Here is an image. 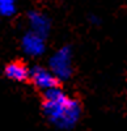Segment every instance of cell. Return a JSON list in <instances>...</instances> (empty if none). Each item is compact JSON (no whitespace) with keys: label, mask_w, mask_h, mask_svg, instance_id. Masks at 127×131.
I'll list each match as a JSON object with an SVG mask.
<instances>
[{"label":"cell","mask_w":127,"mask_h":131,"mask_svg":"<svg viewBox=\"0 0 127 131\" xmlns=\"http://www.w3.org/2000/svg\"><path fill=\"white\" fill-rule=\"evenodd\" d=\"M43 113L58 128L70 130L77 123L80 118V105L55 86L45 91Z\"/></svg>","instance_id":"cell-1"},{"label":"cell","mask_w":127,"mask_h":131,"mask_svg":"<svg viewBox=\"0 0 127 131\" xmlns=\"http://www.w3.org/2000/svg\"><path fill=\"white\" fill-rule=\"evenodd\" d=\"M49 67L59 80H67L72 73V52L70 47H62L49 60Z\"/></svg>","instance_id":"cell-2"},{"label":"cell","mask_w":127,"mask_h":131,"mask_svg":"<svg viewBox=\"0 0 127 131\" xmlns=\"http://www.w3.org/2000/svg\"><path fill=\"white\" fill-rule=\"evenodd\" d=\"M29 78L36 86L43 91L55 88V86H58V81H59V79L52 73L51 70H46L45 67H41V66H34L30 70Z\"/></svg>","instance_id":"cell-3"},{"label":"cell","mask_w":127,"mask_h":131,"mask_svg":"<svg viewBox=\"0 0 127 131\" xmlns=\"http://www.w3.org/2000/svg\"><path fill=\"white\" fill-rule=\"evenodd\" d=\"M22 50L30 57H39L45 51V37L30 30L22 38Z\"/></svg>","instance_id":"cell-4"},{"label":"cell","mask_w":127,"mask_h":131,"mask_svg":"<svg viewBox=\"0 0 127 131\" xmlns=\"http://www.w3.org/2000/svg\"><path fill=\"white\" fill-rule=\"evenodd\" d=\"M28 21L30 25V30L37 34L46 37L50 31V20L43 13L38 10H30L28 13Z\"/></svg>","instance_id":"cell-5"},{"label":"cell","mask_w":127,"mask_h":131,"mask_svg":"<svg viewBox=\"0 0 127 131\" xmlns=\"http://www.w3.org/2000/svg\"><path fill=\"white\" fill-rule=\"evenodd\" d=\"M5 75L9 79L16 80V81H24L29 78L30 75V70H28L22 63L18 62H13L8 64L5 67Z\"/></svg>","instance_id":"cell-6"},{"label":"cell","mask_w":127,"mask_h":131,"mask_svg":"<svg viewBox=\"0 0 127 131\" xmlns=\"http://www.w3.org/2000/svg\"><path fill=\"white\" fill-rule=\"evenodd\" d=\"M16 0H0V16L10 17L16 13Z\"/></svg>","instance_id":"cell-7"},{"label":"cell","mask_w":127,"mask_h":131,"mask_svg":"<svg viewBox=\"0 0 127 131\" xmlns=\"http://www.w3.org/2000/svg\"><path fill=\"white\" fill-rule=\"evenodd\" d=\"M89 20H90V23H92V24H94V25H97V24L100 23V20H98V18H97L96 16H92V17H90Z\"/></svg>","instance_id":"cell-8"}]
</instances>
